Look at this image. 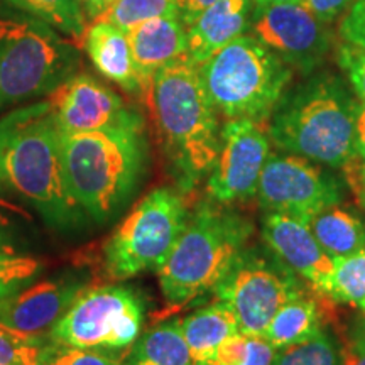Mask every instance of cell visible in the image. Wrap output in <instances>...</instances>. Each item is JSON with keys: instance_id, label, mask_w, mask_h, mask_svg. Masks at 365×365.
<instances>
[{"instance_id": "cell-1", "label": "cell", "mask_w": 365, "mask_h": 365, "mask_svg": "<svg viewBox=\"0 0 365 365\" xmlns=\"http://www.w3.org/2000/svg\"><path fill=\"white\" fill-rule=\"evenodd\" d=\"M0 190L33 207L58 230H71L88 218L68 191L61 132L48 98L0 115Z\"/></svg>"}, {"instance_id": "cell-2", "label": "cell", "mask_w": 365, "mask_h": 365, "mask_svg": "<svg viewBox=\"0 0 365 365\" xmlns=\"http://www.w3.org/2000/svg\"><path fill=\"white\" fill-rule=\"evenodd\" d=\"M145 100L168 170L176 188L188 195L207 180L220 150L218 112L198 65L185 56L164 66L150 81Z\"/></svg>"}, {"instance_id": "cell-3", "label": "cell", "mask_w": 365, "mask_h": 365, "mask_svg": "<svg viewBox=\"0 0 365 365\" xmlns=\"http://www.w3.org/2000/svg\"><path fill=\"white\" fill-rule=\"evenodd\" d=\"M149 149L144 129L61 132V163L73 202L105 225L120 215L143 185Z\"/></svg>"}, {"instance_id": "cell-4", "label": "cell", "mask_w": 365, "mask_h": 365, "mask_svg": "<svg viewBox=\"0 0 365 365\" xmlns=\"http://www.w3.org/2000/svg\"><path fill=\"white\" fill-rule=\"evenodd\" d=\"M355 108L357 100L339 76L317 73L282 95L269 117V139L284 153L344 170L357 158Z\"/></svg>"}, {"instance_id": "cell-5", "label": "cell", "mask_w": 365, "mask_h": 365, "mask_svg": "<svg viewBox=\"0 0 365 365\" xmlns=\"http://www.w3.org/2000/svg\"><path fill=\"white\" fill-rule=\"evenodd\" d=\"M254 223L230 205L212 200L190 210L170 257L158 271L171 309L213 293L254 235Z\"/></svg>"}, {"instance_id": "cell-6", "label": "cell", "mask_w": 365, "mask_h": 365, "mask_svg": "<svg viewBox=\"0 0 365 365\" xmlns=\"http://www.w3.org/2000/svg\"><path fill=\"white\" fill-rule=\"evenodd\" d=\"M78 68L75 44L38 17L0 0V115L49 97Z\"/></svg>"}, {"instance_id": "cell-7", "label": "cell", "mask_w": 365, "mask_h": 365, "mask_svg": "<svg viewBox=\"0 0 365 365\" xmlns=\"http://www.w3.org/2000/svg\"><path fill=\"white\" fill-rule=\"evenodd\" d=\"M198 70L213 107L225 120H267L293 80V68L252 34L223 46Z\"/></svg>"}, {"instance_id": "cell-8", "label": "cell", "mask_w": 365, "mask_h": 365, "mask_svg": "<svg viewBox=\"0 0 365 365\" xmlns=\"http://www.w3.org/2000/svg\"><path fill=\"white\" fill-rule=\"evenodd\" d=\"M188 215L186 193L180 188L150 190L105 242L103 266L108 277L125 281L145 271L158 272L175 249Z\"/></svg>"}, {"instance_id": "cell-9", "label": "cell", "mask_w": 365, "mask_h": 365, "mask_svg": "<svg viewBox=\"0 0 365 365\" xmlns=\"http://www.w3.org/2000/svg\"><path fill=\"white\" fill-rule=\"evenodd\" d=\"M148 299L134 286L86 287L48 336L56 344L98 352H124L140 336Z\"/></svg>"}, {"instance_id": "cell-10", "label": "cell", "mask_w": 365, "mask_h": 365, "mask_svg": "<svg viewBox=\"0 0 365 365\" xmlns=\"http://www.w3.org/2000/svg\"><path fill=\"white\" fill-rule=\"evenodd\" d=\"M309 291L307 282L262 244L244 249L213 294L235 314L240 333L262 336L282 304Z\"/></svg>"}, {"instance_id": "cell-11", "label": "cell", "mask_w": 365, "mask_h": 365, "mask_svg": "<svg viewBox=\"0 0 365 365\" xmlns=\"http://www.w3.org/2000/svg\"><path fill=\"white\" fill-rule=\"evenodd\" d=\"M255 196L264 212L309 220L322 210L344 202V182L307 158L271 153Z\"/></svg>"}, {"instance_id": "cell-12", "label": "cell", "mask_w": 365, "mask_h": 365, "mask_svg": "<svg viewBox=\"0 0 365 365\" xmlns=\"http://www.w3.org/2000/svg\"><path fill=\"white\" fill-rule=\"evenodd\" d=\"M249 29L255 39L303 75H312L322 66L333 46L325 22L303 4L254 6Z\"/></svg>"}, {"instance_id": "cell-13", "label": "cell", "mask_w": 365, "mask_h": 365, "mask_svg": "<svg viewBox=\"0 0 365 365\" xmlns=\"http://www.w3.org/2000/svg\"><path fill=\"white\" fill-rule=\"evenodd\" d=\"M269 156V134L261 122L250 118L227 120L220 132V150L205 185L208 198L222 205L254 198Z\"/></svg>"}, {"instance_id": "cell-14", "label": "cell", "mask_w": 365, "mask_h": 365, "mask_svg": "<svg viewBox=\"0 0 365 365\" xmlns=\"http://www.w3.org/2000/svg\"><path fill=\"white\" fill-rule=\"evenodd\" d=\"M48 100L63 134L145 127L143 113L88 73H76Z\"/></svg>"}, {"instance_id": "cell-15", "label": "cell", "mask_w": 365, "mask_h": 365, "mask_svg": "<svg viewBox=\"0 0 365 365\" xmlns=\"http://www.w3.org/2000/svg\"><path fill=\"white\" fill-rule=\"evenodd\" d=\"M88 274L66 271L31 282L0 299V323L26 335H44L88 286Z\"/></svg>"}, {"instance_id": "cell-16", "label": "cell", "mask_w": 365, "mask_h": 365, "mask_svg": "<svg viewBox=\"0 0 365 365\" xmlns=\"http://www.w3.org/2000/svg\"><path fill=\"white\" fill-rule=\"evenodd\" d=\"M261 239L262 244L314 293L328 298L335 261L319 247L308 220L287 213L264 212Z\"/></svg>"}, {"instance_id": "cell-17", "label": "cell", "mask_w": 365, "mask_h": 365, "mask_svg": "<svg viewBox=\"0 0 365 365\" xmlns=\"http://www.w3.org/2000/svg\"><path fill=\"white\" fill-rule=\"evenodd\" d=\"M127 38L145 93L159 70L176 59L188 56V34L178 16L140 22L127 33Z\"/></svg>"}, {"instance_id": "cell-18", "label": "cell", "mask_w": 365, "mask_h": 365, "mask_svg": "<svg viewBox=\"0 0 365 365\" xmlns=\"http://www.w3.org/2000/svg\"><path fill=\"white\" fill-rule=\"evenodd\" d=\"M83 49L90 61L107 80L134 97H144L145 90L135 70L127 33L105 19H97L86 27Z\"/></svg>"}, {"instance_id": "cell-19", "label": "cell", "mask_w": 365, "mask_h": 365, "mask_svg": "<svg viewBox=\"0 0 365 365\" xmlns=\"http://www.w3.org/2000/svg\"><path fill=\"white\" fill-rule=\"evenodd\" d=\"M252 0H217L186 29L188 58L202 65L223 46L245 34L252 16Z\"/></svg>"}, {"instance_id": "cell-20", "label": "cell", "mask_w": 365, "mask_h": 365, "mask_svg": "<svg viewBox=\"0 0 365 365\" xmlns=\"http://www.w3.org/2000/svg\"><path fill=\"white\" fill-rule=\"evenodd\" d=\"M180 323L193 365H212L223 341L239 333L235 314L218 299L180 319Z\"/></svg>"}, {"instance_id": "cell-21", "label": "cell", "mask_w": 365, "mask_h": 365, "mask_svg": "<svg viewBox=\"0 0 365 365\" xmlns=\"http://www.w3.org/2000/svg\"><path fill=\"white\" fill-rule=\"evenodd\" d=\"M323 328V314L319 301L313 298L312 291L289 299L277 309L269 323L262 339L276 350L301 344L312 339Z\"/></svg>"}, {"instance_id": "cell-22", "label": "cell", "mask_w": 365, "mask_h": 365, "mask_svg": "<svg viewBox=\"0 0 365 365\" xmlns=\"http://www.w3.org/2000/svg\"><path fill=\"white\" fill-rule=\"evenodd\" d=\"M319 247L333 261L365 249V223L357 213L333 205L308 220Z\"/></svg>"}, {"instance_id": "cell-23", "label": "cell", "mask_w": 365, "mask_h": 365, "mask_svg": "<svg viewBox=\"0 0 365 365\" xmlns=\"http://www.w3.org/2000/svg\"><path fill=\"white\" fill-rule=\"evenodd\" d=\"M122 365H193L180 319H170L140 333Z\"/></svg>"}, {"instance_id": "cell-24", "label": "cell", "mask_w": 365, "mask_h": 365, "mask_svg": "<svg viewBox=\"0 0 365 365\" xmlns=\"http://www.w3.org/2000/svg\"><path fill=\"white\" fill-rule=\"evenodd\" d=\"M17 11L38 17L68 38H83L86 17L80 0H2Z\"/></svg>"}, {"instance_id": "cell-25", "label": "cell", "mask_w": 365, "mask_h": 365, "mask_svg": "<svg viewBox=\"0 0 365 365\" xmlns=\"http://www.w3.org/2000/svg\"><path fill=\"white\" fill-rule=\"evenodd\" d=\"M328 298L365 313V249L336 259Z\"/></svg>"}, {"instance_id": "cell-26", "label": "cell", "mask_w": 365, "mask_h": 365, "mask_svg": "<svg viewBox=\"0 0 365 365\" xmlns=\"http://www.w3.org/2000/svg\"><path fill=\"white\" fill-rule=\"evenodd\" d=\"M274 365H345L344 350L327 328L312 339L277 350Z\"/></svg>"}, {"instance_id": "cell-27", "label": "cell", "mask_w": 365, "mask_h": 365, "mask_svg": "<svg viewBox=\"0 0 365 365\" xmlns=\"http://www.w3.org/2000/svg\"><path fill=\"white\" fill-rule=\"evenodd\" d=\"M277 350L262 336L235 333L217 350L212 365H274Z\"/></svg>"}, {"instance_id": "cell-28", "label": "cell", "mask_w": 365, "mask_h": 365, "mask_svg": "<svg viewBox=\"0 0 365 365\" xmlns=\"http://www.w3.org/2000/svg\"><path fill=\"white\" fill-rule=\"evenodd\" d=\"M168 16H176L175 0H115L100 19L129 33L140 22Z\"/></svg>"}, {"instance_id": "cell-29", "label": "cell", "mask_w": 365, "mask_h": 365, "mask_svg": "<svg viewBox=\"0 0 365 365\" xmlns=\"http://www.w3.org/2000/svg\"><path fill=\"white\" fill-rule=\"evenodd\" d=\"M48 335H26L0 323V365H43Z\"/></svg>"}, {"instance_id": "cell-30", "label": "cell", "mask_w": 365, "mask_h": 365, "mask_svg": "<svg viewBox=\"0 0 365 365\" xmlns=\"http://www.w3.org/2000/svg\"><path fill=\"white\" fill-rule=\"evenodd\" d=\"M41 272L43 264L38 259L17 252H0V299L38 281Z\"/></svg>"}, {"instance_id": "cell-31", "label": "cell", "mask_w": 365, "mask_h": 365, "mask_svg": "<svg viewBox=\"0 0 365 365\" xmlns=\"http://www.w3.org/2000/svg\"><path fill=\"white\" fill-rule=\"evenodd\" d=\"M43 365H122V362L98 350L75 349L48 340L43 350Z\"/></svg>"}, {"instance_id": "cell-32", "label": "cell", "mask_w": 365, "mask_h": 365, "mask_svg": "<svg viewBox=\"0 0 365 365\" xmlns=\"http://www.w3.org/2000/svg\"><path fill=\"white\" fill-rule=\"evenodd\" d=\"M336 63L359 100L365 102V48L344 43L336 49Z\"/></svg>"}, {"instance_id": "cell-33", "label": "cell", "mask_w": 365, "mask_h": 365, "mask_svg": "<svg viewBox=\"0 0 365 365\" xmlns=\"http://www.w3.org/2000/svg\"><path fill=\"white\" fill-rule=\"evenodd\" d=\"M339 33L345 43L365 48V0H355L340 19Z\"/></svg>"}, {"instance_id": "cell-34", "label": "cell", "mask_w": 365, "mask_h": 365, "mask_svg": "<svg viewBox=\"0 0 365 365\" xmlns=\"http://www.w3.org/2000/svg\"><path fill=\"white\" fill-rule=\"evenodd\" d=\"M354 2L355 0H303V6L309 9L322 22L331 24L333 21L341 19L354 6Z\"/></svg>"}, {"instance_id": "cell-35", "label": "cell", "mask_w": 365, "mask_h": 365, "mask_svg": "<svg viewBox=\"0 0 365 365\" xmlns=\"http://www.w3.org/2000/svg\"><path fill=\"white\" fill-rule=\"evenodd\" d=\"M217 0H175L176 16L185 24L186 29L198 19L210 6H213Z\"/></svg>"}, {"instance_id": "cell-36", "label": "cell", "mask_w": 365, "mask_h": 365, "mask_svg": "<svg viewBox=\"0 0 365 365\" xmlns=\"http://www.w3.org/2000/svg\"><path fill=\"white\" fill-rule=\"evenodd\" d=\"M344 171L346 173L350 186H352L355 193H357L359 198L365 205V163L360 161L359 158H355L349 166L344 168Z\"/></svg>"}, {"instance_id": "cell-37", "label": "cell", "mask_w": 365, "mask_h": 365, "mask_svg": "<svg viewBox=\"0 0 365 365\" xmlns=\"http://www.w3.org/2000/svg\"><path fill=\"white\" fill-rule=\"evenodd\" d=\"M355 154L365 163V102L357 100L355 108Z\"/></svg>"}, {"instance_id": "cell-38", "label": "cell", "mask_w": 365, "mask_h": 365, "mask_svg": "<svg viewBox=\"0 0 365 365\" xmlns=\"http://www.w3.org/2000/svg\"><path fill=\"white\" fill-rule=\"evenodd\" d=\"M346 354H365V313L350 327Z\"/></svg>"}, {"instance_id": "cell-39", "label": "cell", "mask_w": 365, "mask_h": 365, "mask_svg": "<svg viewBox=\"0 0 365 365\" xmlns=\"http://www.w3.org/2000/svg\"><path fill=\"white\" fill-rule=\"evenodd\" d=\"M14 223L12 218L0 208V252H16L12 247Z\"/></svg>"}, {"instance_id": "cell-40", "label": "cell", "mask_w": 365, "mask_h": 365, "mask_svg": "<svg viewBox=\"0 0 365 365\" xmlns=\"http://www.w3.org/2000/svg\"><path fill=\"white\" fill-rule=\"evenodd\" d=\"M81 7H83L86 21H97L105 16V12L112 7L115 0H80Z\"/></svg>"}, {"instance_id": "cell-41", "label": "cell", "mask_w": 365, "mask_h": 365, "mask_svg": "<svg viewBox=\"0 0 365 365\" xmlns=\"http://www.w3.org/2000/svg\"><path fill=\"white\" fill-rule=\"evenodd\" d=\"M345 365H365V354H346L344 352Z\"/></svg>"}, {"instance_id": "cell-42", "label": "cell", "mask_w": 365, "mask_h": 365, "mask_svg": "<svg viewBox=\"0 0 365 365\" xmlns=\"http://www.w3.org/2000/svg\"><path fill=\"white\" fill-rule=\"evenodd\" d=\"M254 6H279V4H303V0H252Z\"/></svg>"}]
</instances>
